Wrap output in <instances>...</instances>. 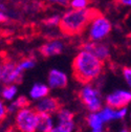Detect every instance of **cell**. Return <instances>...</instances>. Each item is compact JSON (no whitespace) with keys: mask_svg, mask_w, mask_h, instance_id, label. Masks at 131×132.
Listing matches in <instances>:
<instances>
[{"mask_svg":"<svg viewBox=\"0 0 131 132\" xmlns=\"http://www.w3.org/2000/svg\"><path fill=\"white\" fill-rule=\"evenodd\" d=\"M72 73L82 84H89L97 79L104 68V62L84 49H80L72 61Z\"/></svg>","mask_w":131,"mask_h":132,"instance_id":"obj_1","label":"cell"},{"mask_svg":"<svg viewBox=\"0 0 131 132\" xmlns=\"http://www.w3.org/2000/svg\"><path fill=\"white\" fill-rule=\"evenodd\" d=\"M94 12L89 7L85 10H67L60 16V30L65 36H77L81 34L86 29Z\"/></svg>","mask_w":131,"mask_h":132,"instance_id":"obj_2","label":"cell"},{"mask_svg":"<svg viewBox=\"0 0 131 132\" xmlns=\"http://www.w3.org/2000/svg\"><path fill=\"white\" fill-rule=\"evenodd\" d=\"M86 29L88 41L103 42V40L110 35L112 30V23L104 15L94 12Z\"/></svg>","mask_w":131,"mask_h":132,"instance_id":"obj_3","label":"cell"},{"mask_svg":"<svg viewBox=\"0 0 131 132\" xmlns=\"http://www.w3.org/2000/svg\"><path fill=\"white\" fill-rule=\"evenodd\" d=\"M39 113L30 107H24L15 113V126L19 132H37Z\"/></svg>","mask_w":131,"mask_h":132,"instance_id":"obj_4","label":"cell"},{"mask_svg":"<svg viewBox=\"0 0 131 132\" xmlns=\"http://www.w3.org/2000/svg\"><path fill=\"white\" fill-rule=\"evenodd\" d=\"M79 97L89 112H96L104 106L103 96L100 90L92 84H84L80 89Z\"/></svg>","mask_w":131,"mask_h":132,"instance_id":"obj_5","label":"cell"},{"mask_svg":"<svg viewBox=\"0 0 131 132\" xmlns=\"http://www.w3.org/2000/svg\"><path fill=\"white\" fill-rule=\"evenodd\" d=\"M23 72L19 69L17 63L13 61H6L2 64V78L1 83L5 85L17 84L22 80Z\"/></svg>","mask_w":131,"mask_h":132,"instance_id":"obj_6","label":"cell"},{"mask_svg":"<svg viewBox=\"0 0 131 132\" xmlns=\"http://www.w3.org/2000/svg\"><path fill=\"white\" fill-rule=\"evenodd\" d=\"M131 101V92L126 89H118L109 93L105 97L106 106L114 109H120L127 107Z\"/></svg>","mask_w":131,"mask_h":132,"instance_id":"obj_7","label":"cell"},{"mask_svg":"<svg viewBox=\"0 0 131 132\" xmlns=\"http://www.w3.org/2000/svg\"><path fill=\"white\" fill-rule=\"evenodd\" d=\"M81 49L89 52L94 57H96L102 62H105L110 57V48L107 44L103 42H92V41H86L82 45Z\"/></svg>","mask_w":131,"mask_h":132,"instance_id":"obj_8","label":"cell"},{"mask_svg":"<svg viewBox=\"0 0 131 132\" xmlns=\"http://www.w3.org/2000/svg\"><path fill=\"white\" fill-rule=\"evenodd\" d=\"M39 114H56L57 111L60 109V103L54 96L47 95L41 100L36 102L35 108H34Z\"/></svg>","mask_w":131,"mask_h":132,"instance_id":"obj_9","label":"cell"},{"mask_svg":"<svg viewBox=\"0 0 131 132\" xmlns=\"http://www.w3.org/2000/svg\"><path fill=\"white\" fill-rule=\"evenodd\" d=\"M68 85V77L63 70L54 68L47 77V86L50 89H63Z\"/></svg>","mask_w":131,"mask_h":132,"instance_id":"obj_10","label":"cell"},{"mask_svg":"<svg viewBox=\"0 0 131 132\" xmlns=\"http://www.w3.org/2000/svg\"><path fill=\"white\" fill-rule=\"evenodd\" d=\"M99 113L101 115L103 122L106 124L112 121H120V120L125 119L126 115L128 114V107L114 109L109 106H103L99 110Z\"/></svg>","mask_w":131,"mask_h":132,"instance_id":"obj_11","label":"cell"},{"mask_svg":"<svg viewBox=\"0 0 131 132\" xmlns=\"http://www.w3.org/2000/svg\"><path fill=\"white\" fill-rule=\"evenodd\" d=\"M64 51V43L60 39H52L46 41L40 47V54L45 58L61 55Z\"/></svg>","mask_w":131,"mask_h":132,"instance_id":"obj_12","label":"cell"},{"mask_svg":"<svg viewBox=\"0 0 131 132\" xmlns=\"http://www.w3.org/2000/svg\"><path fill=\"white\" fill-rule=\"evenodd\" d=\"M86 122L88 127L90 128L91 131L93 132H102L104 131V125L105 123L103 122L99 111L96 112H89V114L86 118Z\"/></svg>","mask_w":131,"mask_h":132,"instance_id":"obj_13","label":"cell"},{"mask_svg":"<svg viewBox=\"0 0 131 132\" xmlns=\"http://www.w3.org/2000/svg\"><path fill=\"white\" fill-rule=\"evenodd\" d=\"M50 94V87L43 83H36L29 89V97L32 101H39Z\"/></svg>","mask_w":131,"mask_h":132,"instance_id":"obj_14","label":"cell"},{"mask_svg":"<svg viewBox=\"0 0 131 132\" xmlns=\"http://www.w3.org/2000/svg\"><path fill=\"white\" fill-rule=\"evenodd\" d=\"M56 122L53 115L50 114H39V121L37 132H50L55 126Z\"/></svg>","mask_w":131,"mask_h":132,"instance_id":"obj_15","label":"cell"},{"mask_svg":"<svg viewBox=\"0 0 131 132\" xmlns=\"http://www.w3.org/2000/svg\"><path fill=\"white\" fill-rule=\"evenodd\" d=\"M27 106H28V98H26L25 96H18L17 98L15 97L13 101H11V104L6 107H7V112L16 113L20 109Z\"/></svg>","mask_w":131,"mask_h":132,"instance_id":"obj_16","label":"cell"},{"mask_svg":"<svg viewBox=\"0 0 131 132\" xmlns=\"http://www.w3.org/2000/svg\"><path fill=\"white\" fill-rule=\"evenodd\" d=\"M18 94V87L15 84H10V85H5L1 91V96L3 100L5 101H13L14 98L17 96Z\"/></svg>","mask_w":131,"mask_h":132,"instance_id":"obj_17","label":"cell"},{"mask_svg":"<svg viewBox=\"0 0 131 132\" xmlns=\"http://www.w3.org/2000/svg\"><path fill=\"white\" fill-rule=\"evenodd\" d=\"M56 120H57V123L72 122L75 121V115L70 110L66 108H60L56 113Z\"/></svg>","mask_w":131,"mask_h":132,"instance_id":"obj_18","label":"cell"},{"mask_svg":"<svg viewBox=\"0 0 131 132\" xmlns=\"http://www.w3.org/2000/svg\"><path fill=\"white\" fill-rule=\"evenodd\" d=\"M76 130V123L67 122V123H57L53 127L50 132H75Z\"/></svg>","mask_w":131,"mask_h":132,"instance_id":"obj_19","label":"cell"},{"mask_svg":"<svg viewBox=\"0 0 131 132\" xmlns=\"http://www.w3.org/2000/svg\"><path fill=\"white\" fill-rule=\"evenodd\" d=\"M19 69L22 71V72H25L31 68H34L36 66V60L34 58H25V59H22L20 62L17 63Z\"/></svg>","mask_w":131,"mask_h":132,"instance_id":"obj_20","label":"cell"},{"mask_svg":"<svg viewBox=\"0 0 131 132\" xmlns=\"http://www.w3.org/2000/svg\"><path fill=\"white\" fill-rule=\"evenodd\" d=\"M68 6L73 10H85L89 7V0H69Z\"/></svg>","mask_w":131,"mask_h":132,"instance_id":"obj_21","label":"cell"},{"mask_svg":"<svg viewBox=\"0 0 131 132\" xmlns=\"http://www.w3.org/2000/svg\"><path fill=\"white\" fill-rule=\"evenodd\" d=\"M43 24L48 27V28H54V27H59L60 24V15H53L47 17L44 21Z\"/></svg>","mask_w":131,"mask_h":132,"instance_id":"obj_22","label":"cell"},{"mask_svg":"<svg viewBox=\"0 0 131 132\" xmlns=\"http://www.w3.org/2000/svg\"><path fill=\"white\" fill-rule=\"evenodd\" d=\"M7 107L5 105V103L3 102V100L0 98V123H2L3 120L6 118L7 115Z\"/></svg>","mask_w":131,"mask_h":132,"instance_id":"obj_23","label":"cell"},{"mask_svg":"<svg viewBox=\"0 0 131 132\" xmlns=\"http://www.w3.org/2000/svg\"><path fill=\"white\" fill-rule=\"evenodd\" d=\"M123 78L128 86L131 85V68L130 67H124L123 68Z\"/></svg>","mask_w":131,"mask_h":132,"instance_id":"obj_24","label":"cell"},{"mask_svg":"<svg viewBox=\"0 0 131 132\" xmlns=\"http://www.w3.org/2000/svg\"><path fill=\"white\" fill-rule=\"evenodd\" d=\"M47 3L55 4V5H61V6H68L69 0H45Z\"/></svg>","mask_w":131,"mask_h":132,"instance_id":"obj_25","label":"cell"},{"mask_svg":"<svg viewBox=\"0 0 131 132\" xmlns=\"http://www.w3.org/2000/svg\"><path fill=\"white\" fill-rule=\"evenodd\" d=\"M10 19V16L7 15V13L5 12H1L0 11V23H4V22H7Z\"/></svg>","mask_w":131,"mask_h":132,"instance_id":"obj_26","label":"cell"},{"mask_svg":"<svg viewBox=\"0 0 131 132\" xmlns=\"http://www.w3.org/2000/svg\"><path fill=\"white\" fill-rule=\"evenodd\" d=\"M118 2L126 7H130L131 6V0H118Z\"/></svg>","mask_w":131,"mask_h":132,"instance_id":"obj_27","label":"cell"},{"mask_svg":"<svg viewBox=\"0 0 131 132\" xmlns=\"http://www.w3.org/2000/svg\"><path fill=\"white\" fill-rule=\"evenodd\" d=\"M0 11L1 12H7V7H6V5L2 2V1H0Z\"/></svg>","mask_w":131,"mask_h":132,"instance_id":"obj_28","label":"cell"},{"mask_svg":"<svg viewBox=\"0 0 131 132\" xmlns=\"http://www.w3.org/2000/svg\"><path fill=\"white\" fill-rule=\"evenodd\" d=\"M1 78H2V63H0V83H1Z\"/></svg>","mask_w":131,"mask_h":132,"instance_id":"obj_29","label":"cell"},{"mask_svg":"<svg viewBox=\"0 0 131 132\" xmlns=\"http://www.w3.org/2000/svg\"><path fill=\"white\" fill-rule=\"evenodd\" d=\"M4 132H17V131L14 130V129H7V130H5Z\"/></svg>","mask_w":131,"mask_h":132,"instance_id":"obj_30","label":"cell"},{"mask_svg":"<svg viewBox=\"0 0 131 132\" xmlns=\"http://www.w3.org/2000/svg\"><path fill=\"white\" fill-rule=\"evenodd\" d=\"M120 132H129V131H128L127 129H122V130H121Z\"/></svg>","mask_w":131,"mask_h":132,"instance_id":"obj_31","label":"cell"},{"mask_svg":"<svg viewBox=\"0 0 131 132\" xmlns=\"http://www.w3.org/2000/svg\"><path fill=\"white\" fill-rule=\"evenodd\" d=\"M91 132H93V131H91ZM102 132H104V131H102Z\"/></svg>","mask_w":131,"mask_h":132,"instance_id":"obj_32","label":"cell"}]
</instances>
